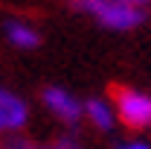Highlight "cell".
<instances>
[{
	"mask_svg": "<svg viewBox=\"0 0 151 149\" xmlns=\"http://www.w3.org/2000/svg\"><path fill=\"white\" fill-rule=\"evenodd\" d=\"M116 149H151V143H145V140H128V143H119Z\"/></svg>",
	"mask_w": 151,
	"mask_h": 149,
	"instance_id": "cell-9",
	"label": "cell"
},
{
	"mask_svg": "<svg viewBox=\"0 0 151 149\" xmlns=\"http://www.w3.org/2000/svg\"><path fill=\"white\" fill-rule=\"evenodd\" d=\"M26 120H29V108H26V102L20 99L18 93L0 88V126H3V131L23 129Z\"/></svg>",
	"mask_w": 151,
	"mask_h": 149,
	"instance_id": "cell-4",
	"label": "cell"
},
{
	"mask_svg": "<svg viewBox=\"0 0 151 149\" xmlns=\"http://www.w3.org/2000/svg\"><path fill=\"white\" fill-rule=\"evenodd\" d=\"M6 35H9V41H12L15 47H20V50H32V47H38V41H41L38 29H32L26 20H9V23H6Z\"/></svg>",
	"mask_w": 151,
	"mask_h": 149,
	"instance_id": "cell-6",
	"label": "cell"
},
{
	"mask_svg": "<svg viewBox=\"0 0 151 149\" xmlns=\"http://www.w3.org/2000/svg\"><path fill=\"white\" fill-rule=\"evenodd\" d=\"M3 149H41V146H35L29 137L15 134V137H6V140H3Z\"/></svg>",
	"mask_w": 151,
	"mask_h": 149,
	"instance_id": "cell-8",
	"label": "cell"
},
{
	"mask_svg": "<svg viewBox=\"0 0 151 149\" xmlns=\"http://www.w3.org/2000/svg\"><path fill=\"white\" fill-rule=\"evenodd\" d=\"M131 3H137V6H142V9H145V6H148L151 0H131Z\"/></svg>",
	"mask_w": 151,
	"mask_h": 149,
	"instance_id": "cell-11",
	"label": "cell"
},
{
	"mask_svg": "<svg viewBox=\"0 0 151 149\" xmlns=\"http://www.w3.org/2000/svg\"><path fill=\"white\" fill-rule=\"evenodd\" d=\"M0 131H3V126H0Z\"/></svg>",
	"mask_w": 151,
	"mask_h": 149,
	"instance_id": "cell-12",
	"label": "cell"
},
{
	"mask_svg": "<svg viewBox=\"0 0 151 149\" xmlns=\"http://www.w3.org/2000/svg\"><path fill=\"white\" fill-rule=\"evenodd\" d=\"M78 6H84V9H93L96 3H105V0H76Z\"/></svg>",
	"mask_w": 151,
	"mask_h": 149,
	"instance_id": "cell-10",
	"label": "cell"
},
{
	"mask_svg": "<svg viewBox=\"0 0 151 149\" xmlns=\"http://www.w3.org/2000/svg\"><path fill=\"white\" fill-rule=\"evenodd\" d=\"M116 120L128 129H148L151 126V96L137 88H116L113 93Z\"/></svg>",
	"mask_w": 151,
	"mask_h": 149,
	"instance_id": "cell-1",
	"label": "cell"
},
{
	"mask_svg": "<svg viewBox=\"0 0 151 149\" xmlns=\"http://www.w3.org/2000/svg\"><path fill=\"white\" fill-rule=\"evenodd\" d=\"M84 117H87V123H90L93 129H99V131H111L113 126H116V111H113V105L108 99H99V96H93V99L84 102Z\"/></svg>",
	"mask_w": 151,
	"mask_h": 149,
	"instance_id": "cell-5",
	"label": "cell"
},
{
	"mask_svg": "<svg viewBox=\"0 0 151 149\" xmlns=\"http://www.w3.org/2000/svg\"><path fill=\"white\" fill-rule=\"evenodd\" d=\"M44 105H47L50 114H55L61 123H70V126L84 117V102H78L70 91H64L58 85H52V88L44 91Z\"/></svg>",
	"mask_w": 151,
	"mask_h": 149,
	"instance_id": "cell-3",
	"label": "cell"
},
{
	"mask_svg": "<svg viewBox=\"0 0 151 149\" xmlns=\"http://www.w3.org/2000/svg\"><path fill=\"white\" fill-rule=\"evenodd\" d=\"M41 149H84L76 137H70V134H64V137H55V140H50V143H44Z\"/></svg>",
	"mask_w": 151,
	"mask_h": 149,
	"instance_id": "cell-7",
	"label": "cell"
},
{
	"mask_svg": "<svg viewBox=\"0 0 151 149\" xmlns=\"http://www.w3.org/2000/svg\"><path fill=\"white\" fill-rule=\"evenodd\" d=\"M102 26L108 29H116V32H125V29H134L145 20V9L137 6L131 0H105V3H96L93 9H87Z\"/></svg>",
	"mask_w": 151,
	"mask_h": 149,
	"instance_id": "cell-2",
	"label": "cell"
}]
</instances>
